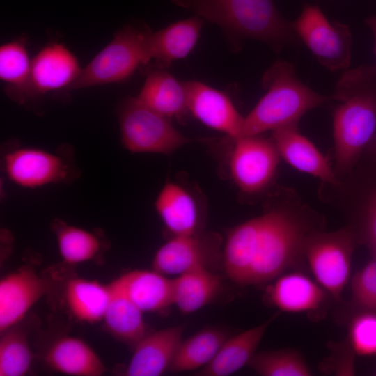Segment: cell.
Returning <instances> with one entry per match:
<instances>
[{"label": "cell", "mask_w": 376, "mask_h": 376, "mask_svg": "<svg viewBox=\"0 0 376 376\" xmlns=\"http://www.w3.org/2000/svg\"><path fill=\"white\" fill-rule=\"evenodd\" d=\"M189 9L220 26L237 49L247 38L265 42L276 52L301 42L273 0H194Z\"/></svg>", "instance_id": "obj_3"}, {"label": "cell", "mask_w": 376, "mask_h": 376, "mask_svg": "<svg viewBox=\"0 0 376 376\" xmlns=\"http://www.w3.org/2000/svg\"><path fill=\"white\" fill-rule=\"evenodd\" d=\"M142 312H160L173 304V279L154 269H135L114 280Z\"/></svg>", "instance_id": "obj_20"}, {"label": "cell", "mask_w": 376, "mask_h": 376, "mask_svg": "<svg viewBox=\"0 0 376 376\" xmlns=\"http://www.w3.org/2000/svg\"><path fill=\"white\" fill-rule=\"evenodd\" d=\"M152 33L149 26L141 22L123 26L112 40L81 68L67 90L118 83L128 79L140 65L151 61Z\"/></svg>", "instance_id": "obj_6"}, {"label": "cell", "mask_w": 376, "mask_h": 376, "mask_svg": "<svg viewBox=\"0 0 376 376\" xmlns=\"http://www.w3.org/2000/svg\"><path fill=\"white\" fill-rule=\"evenodd\" d=\"M119 123L122 143L131 152L171 155L194 141L136 97L121 104Z\"/></svg>", "instance_id": "obj_7"}, {"label": "cell", "mask_w": 376, "mask_h": 376, "mask_svg": "<svg viewBox=\"0 0 376 376\" xmlns=\"http://www.w3.org/2000/svg\"><path fill=\"white\" fill-rule=\"evenodd\" d=\"M1 334L0 376L26 375L33 361V354L26 334L12 328Z\"/></svg>", "instance_id": "obj_32"}, {"label": "cell", "mask_w": 376, "mask_h": 376, "mask_svg": "<svg viewBox=\"0 0 376 376\" xmlns=\"http://www.w3.org/2000/svg\"><path fill=\"white\" fill-rule=\"evenodd\" d=\"M173 3L182 8H189L194 0H171Z\"/></svg>", "instance_id": "obj_38"}, {"label": "cell", "mask_w": 376, "mask_h": 376, "mask_svg": "<svg viewBox=\"0 0 376 376\" xmlns=\"http://www.w3.org/2000/svg\"><path fill=\"white\" fill-rule=\"evenodd\" d=\"M3 164L8 178L24 188L68 182L75 177V168L64 154L38 148H13L4 155Z\"/></svg>", "instance_id": "obj_11"}, {"label": "cell", "mask_w": 376, "mask_h": 376, "mask_svg": "<svg viewBox=\"0 0 376 376\" xmlns=\"http://www.w3.org/2000/svg\"><path fill=\"white\" fill-rule=\"evenodd\" d=\"M366 24L371 30L374 37L373 51L376 56V15H371L365 19Z\"/></svg>", "instance_id": "obj_36"}, {"label": "cell", "mask_w": 376, "mask_h": 376, "mask_svg": "<svg viewBox=\"0 0 376 376\" xmlns=\"http://www.w3.org/2000/svg\"><path fill=\"white\" fill-rule=\"evenodd\" d=\"M31 60L24 39L0 47V78L6 83L5 92L15 102L26 105L29 90Z\"/></svg>", "instance_id": "obj_28"}, {"label": "cell", "mask_w": 376, "mask_h": 376, "mask_svg": "<svg viewBox=\"0 0 376 376\" xmlns=\"http://www.w3.org/2000/svg\"><path fill=\"white\" fill-rule=\"evenodd\" d=\"M318 193L343 215L359 245H376V155L365 152L338 183L321 182Z\"/></svg>", "instance_id": "obj_5"}, {"label": "cell", "mask_w": 376, "mask_h": 376, "mask_svg": "<svg viewBox=\"0 0 376 376\" xmlns=\"http://www.w3.org/2000/svg\"><path fill=\"white\" fill-rule=\"evenodd\" d=\"M351 289V305L356 312L376 313V258L354 274Z\"/></svg>", "instance_id": "obj_33"}, {"label": "cell", "mask_w": 376, "mask_h": 376, "mask_svg": "<svg viewBox=\"0 0 376 376\" xmlns=\"http://www.w3.org/2000/svg\"><path fill=\"white\" fill-rule=\"evenodd\" d=\"M371 255L373 257L376 258V245H374L370 248H368Z\"/></svg>", "instance_id": "obj_39"}, {"label": "cell", "mask_w": 376, "mask_h": 376, "mask_svg": "<svg viewBox=\"0 0 376 376\" xmlns=\"http://www.w3.org/2000/svg\"><path fill=\"white\" fill-rule=\"evenodd\" d=\"M231 141L228 167L233 181L245 196H265L275 185L281 159L273 141L258 134Z\"/></svg>", "instance_id": "obj_10"}, {"label": "cell", "mask_w": 376, "mask_h": 376, "mask_svg": "<svg viewBox=\"0 0 376 376\" xmlns=\"http://www.w3.org/2000/svg\"><path fill=\"white\" fill-rule=\"evenodd\" d=\"M103 320L108 331L133 348L148 334L142 312L121 290L115 281Z\"/></svg>", "instance_id": "obj_25"}, {"label": "cell", "mask_w": 376, "mask_h": 376, "mask_svg": "<svg viewBox=\"0 0 376 376\" xmlns=\"http://www.w3.org/2000/svg\"><path fill=\"white\" fill-rule=\"evenodd\" d=\"M227 338L226 332L220 329L207 327L182 340L169 371L201 369L212 361Z\"/></svg>", "instance_id": "obj_29"}, {"label": "cell", "mask_w": 376, "mask_h": 376, "mask_svg": "<svg viewBox=\"0 0 376 376\" xmlns=\"http://www.w3.org/2000/svg\"><path fill=\"white\" fill-rule=\"evenodd\" d=\"M201 206L191 190L172 181L164 184L155 202L158 215L173 237L200 233Z\"/></svg>", "instance_id": "obj_18"}, {"label": "cell", "mask_w": 376, "mask_h": 376, "mask_svg": "<svg viewBox=\"0 0 376 376\" xmlns=\"http://www.w3.org/2000/svg\"><path fill=\"white\" fill-rule=\"evenodd\" d=\"M81 68L75 56L63 44L51 42L31 60L26 104L49 92L67 88L79 75Z\"/></svg>", "instance_id": "obj_13"}, {"label": "cell", "mask_w": 376, "mask_h": 376, "mask_svg": "<svg viewBox=\"0 0 376 376\" xmlns=\"http://www.w3.org/2000/svg\"><path fill=\"white\" fill-rule=\"evenodd\" d=\"M184 83L189 113L205 126L225 134L230 139L240 137L244 117L226 93L201 81Z\"/></svg>", "instance_id": "obj_14"}, {"label": "cell", "mask_w": 376, "mask_h": 376, "mask_svg": "<svg viewBox=\"0 0 376 376\" xmlns=\"http://www.w3.org/2000/svg\"><path fill=\"white\" fill-rule=\"evenodd\" d=\"M49 284L30 267L20 268L0 281V331L12 328L47 292Z\"/></svg>", "instance_id": "obj_15"}, {"label": "cell", "mask_w": 376, "mask_h": 376, "mask_svg": "<svg viewBox=\"0 0 376 376\" xmlns=\"http://www.w3.org/2000/svg\"><path fill=\"white\" fill-rule=\"evenodd\" d=\"M279 314L275 313L262 324L228 338L212 361L200 369L197 375L228 376L248 365L268 327Z\"/></svg>", "instance_id": "obj_24"}, {"label": "cell", "mask_w": 376, "mask_h": 376, "mask_svg": "<svg viewBox=\"0 0 376 376\" xmlns=\"http://www.w3.org/2000/svg\"><path fill=\"white\" fill-rule=\"evenodd\" d=\"M60 255L68 264L92 260L100 252L102 243L95 233L57 220L54 224Z\"/></svg>", "instance_id": "obj_30"}, {"label": "cell", "mask_w": 376, "mask_h": 376, "mask_svg": "<svg viewBox=\"0 0 376 376\" xmlns=\"http://www.w3.org/2000/svg\"><path fill=\"white\" fill-rule=\"evenodd\" d=\"M355 354L356 352L348 339L340 343L334 344L331 357L324 363L323 368L327 370L329 369L337 375H354Z\"/></svg>", "instance_id": "obj_35"}, {"label": "cell", "mask_w": 376, "mask_h": 376, "mask_svg": "<svg viewBox=\"0 0 376 376\" xmlns=\"http://www.w3.org/2000/svg\"><path fill=\"white\" fill-rule=\"evenodd\" d=\"M348 340L356 354L376 355V313H354L349 324Z\"/></svg>", "instance_id": "obj_34"}, {"label": "cell", "mask_w": 376, "mask_h": 376, "mask_svg": "<svg viewBox=\"0 0 376 376\" xmlns=\"http://www.w3.org/2000/svg\"><path fill=\"white\" fill-rule=\"evenodd\" d=\"M137 99L158 113L182 122L188 111L184 81H180L165 69L150 70Z\"/></svg>", "instance_id": "obj_21"}, {"label": "cell", "mask_w": 376, "mask_h": 376, "mask_svg": "<svg viewBox=\"0 0 376 376\" xmlns=\"http://www.w3.org/2000/svg\"><path fill=\"white\" fill-rule=\"evenodd\" d=\"M329 295L307 275L295 272L279 276L266 288L265 300L288 313H314L325 304Z\"/></svg>", "instance_id": "obj_19"}, {"label": "cell", "mask_w": 376, "mask_h": 376, "mask_svg": "<svg viewBox=\"0 0 376 376\" xmlns=\"http://www.w3.org/2000/svg\"><path fill=\"white\" fill-rule=\"evenodd\" d=\"M203 19L196 15L152 33L150 56L158 68H168L171 63L185 58L193 50L199 38Z\"/></svg>", "instance_id": "obj_23"}, {"label": "cell", "mask_w": 376, "mask_h": 376, "mask_svg": "<svg viewBox=\"0 0 376 376\" xmlns=\"http://www.w3.org/2000/svg\"><path fill=\"white\" fill-rule=\"evenodd\" d=\"M53 370L73 376H100L107 368L95 350L85 341L72 336L56 339L44 355Z\"/></svg>", "instance_id": "obj_22"}, {"label": "cell", "mask_w": 376, "mask_h": 376, "mask_svg": "<svg viewBox=\"0 0 376 376\" xmlns=\"http://www.w3.org/2000/svg\"><path fill=\"white\" fill-rule=\"evenodd\" d=\"M221 238L215 233L173 236L156 251L152 269L167 275L209 269L220 256Z\"/></svg>", "instance_id": "obj_12"}, {"label": "cell", "mask_w": 376, "mask_h": 376, "mask_svg": "<svg viewBox=\"0 0 376 376\" xmlns=\"http://www.w3.org/2000/svg\"><path fill=\"white\" fill-rule=\"evenodd\" d=\"M221 288L220 277L210 269H199L173 279V301L182 314L207 306Z\"/></svg>", "instance_id": "obj_26"}, {"label": "cell", "mask_w": 376, "mask_h": 376, "mask_svg": "<svg viewBox=\"0 0 376 376\" xmlns=\"http://www.w3.org/2000/svg\"><path fill=\"white\" fill-rule=\"evenodd\" d=\"M112 295L111 284L103 285L95 281L72 278L65 285V296L71 314L88 323L103 320Z\"/></svg>", "instance_id": "obj_27"}, {"label": "cell", "mask_w": 376, "mask_h": 376, "mask_svg": "<svg viewBox=\"0 0 376 376\" xmlns=\"http://www.w3.org/2000/svg\"><path fill=\"white\" fill-rule=\"evenodd\" d=\"M333 111L334 171L340 180L354 166L376 132V64L344 71Z\"/></svg>", "instance_id": "obj_2"}, {"label": "cell", "mask_w": 376, "mask_h": 376, "mask_svg": "<svg viewBox=\"0 0 376 376\" xmlns=\"http://www.w3.org/2000/svg\"><path fill=\"white\" fill-rule=\"evenodd\" d=\"M263 205L260 215L228 232L223 265L238 285L264 284L290 268L305 266L308 238L326 229L324 215L292 188L275 184Z\"/></svg>", "instance_id": "obj_1"}, {"label": "cell", "mask_w": 376, "mask_h": 376, "mask_svg": "<svg viewBox=\"0 0 376 376\" xmlns=\"http://www.w3.org/2000/svg\"><path fill=\"white\" fill-rule=\"evenodd\" d=\"M185 329L180 324L147 334L134 347L124 375L159 376L169 371Z\"/></svg>", "instance_id": "obj_17"}, {"label": "cell", "mask_w": 376, "mask_h": 376, "mask_svg": "<svg viewBox=\"0 0 376 376\" xmlns=\"http://www.w3.org/2000/svg\"><path fill=\"white\" fill-rule=\"evenodd\" d=\"M365 152L376 155V132Z\"/></svg>", "instance_id": "obj_37"}, {"label": "cell", "mask_w": 376, "mask_h": 376, "mask_svg": "<svg viewBox=\"0 0 376 376\" xmlns=\"http://www.w3.org/2000/svg\"><path fill=\"white\" fill-rule=\"evenodd\" d=\"M261 86L266 93L244 117L240 137L298 126L308 111L334 102L332 95H322L304 84L286 61H275L264 73Z\"/></svg>", "instance_id": "obj_4"}, {"label": "cell", "mask_w": 376, "mask_h": 376, "mask_svg": "<svg viewBox=\"0 0 376 376\" xmlns=\"http://www.w3.org/2000/svg\"><path fill=\"white\" fill-rule=\"evenodd\" d=\"M292 25L322 65L333 72L349 69L352 38L348 25L329 21L318 6L308 3Z\"/></svg>", "instance_id": "obj_9"}, {"label": "cell", "mask_w": 376, "mask_h": 376, "mask_svg": "<svg viewBox=\"0 0 376 376\" xmlns=\"http://www.w3.org/2000/svg\"><path fill=\"white\" fill-rule=\"evenodd\" d=\"M248 366L261 376H310L312 372L301 354L292 349L255 353Z\"/></svg>", "instance_id": "obj_31"}, {"label": "cell", "mask_w": 376, "mask_h": 376, "mask_svg": "<svg viewBox=\"0 0 376 376\" xmlns=\"http://www.w3.org/2000/svg\"><path fill=\"white\" fill-rule=\"evenodd\" d=\"M279 154L287 164L297 171L318 178L320 182H338L329 157L298 130V126L285 127L271 131Z\"/></svg>", "instance_id": "obj_16"}, {"label": "cell", "mask_w": 376, "mask_h": 376, "mask_svg": "<svg viewBox=\"0 0 376 376\" xmlns=\"http://www.w3.org/2000/svg\"><path fill=\"white\" fill-rule=\"evenodd\" d=\"M357 245L354 233L346 226L333 232H316L306 244L304 257L311 271L318 283L337 301L349 281Z\"/></svg>", "instance_id": "obj_8"}]
</instances>
